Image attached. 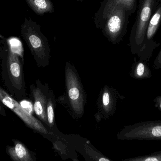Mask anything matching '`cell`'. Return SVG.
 Returning <instances> with one entry per match:
<instances>
[{
	"label": "cell",
	"instance_id": "cell-1",
	"mask_svg": "<svg viewBox=\"0 0 161 161\" xmlns=\"http://www.w3.org/2000/svg\"><path fill=\"white\" fill-rule=\"evenodd\" d=\"M3 81L12 96L18 99L26 96L23 57L14 51L8 42L0 43Z\"/></svg>",
	"mask_w": 161,
	"mask_h": 161
},
{
	"label": "cell",
	"instance_id": "cell-2",
	"mask_svg": "<svg viewBox=\"0 0 161 161\" xmlns=\"http://www.w3.org/2000/svg\"><path fill=\"white\" fill-rule=\"evenodd\" d=\"M65 92L57 101L72 117L79 119L85 113L87 96L77 69L69 61L65 65Z\"/></svg>",
	"mask_w": 161,
	"mask_h": 161
},
{
	"label": "cell",
	"instance_id": "cell-3",
	"mask_svg": "<svg viewBox=\"0 0 161 161\" xmlns=\"http://www.w3.org/2000/svg\"><path fill=\"white\" fill-rule=\"evenodd\" d=\"M21 33L37 67L44 68L49 66L51 48L48 39L41 32L40 25L31 18H25L21 26Z\"/></svg>",
	"mask_w": 161,
	"mask_h": 161
},
{
	"label": "cell",
	"instance_id": "cell-4",
	"mask_svg": "<svg viewBox=\"0 0 161 161\" xmlns=\"http://www.w3.org/2000/svg\"><path fill=\"white\" fill-rule=\"evenodd\" d=\"M161 0H140L135 22L131 28L129 45L131 53L138 55L142 49L147 29Z\"/></svg>",
	"mask_w": 161,
	"mask_h": 161
},
{
	"label": "cell",
	"instance_id": "cell-5",
	"mask_svg": "<svg viewBox=\"0 0 161 161\" xmlns=\"http://www.w3.org/2000/svg\"><path fill=\"white\" fill-rule=\"evenodd\" d=\"M130 16L119 4H116L110 13L97 27L114 44L120 43L127 31Z\"/></svg>",
	"mask_w": 161,
	"mask_h": 161
},
{
	"label": "cell",
	"instance_id": "cell-6",
	"mask_svg": "<svg viewBox=\"0 0 161 161\" xmlns=\"http://www.w3.org/2000/svg\"><path fill=\"white\" fill-rule=\"evenodd\" d=\"M125 98L115 88L108 84L105 85L99 92L97 101L96 119L100 121L113 115L116 112L118 102Z\"/></svg>",
	"mask_w": 161,
	"mask_h": 161
},
{
	"label": "cell",
	"instance_id": "cell-7",
	"mask_svg": "<svg viewBox=\"0 0 161 161\" xmlns=\"http://www.w3.org/2000/svg\"><path fill=\"white\" fill-rule=\"evenodd\" d=\"M122 136L129 140L161 141V121H147L125 128Z\"/></svg>",
	"mask_w": 161,
	"mask_h": 161
},
{
	"label": "cell",
	"instance_id": "cell-8",
	"mask_svg": "<svg viewBox=\"0 0 161 161\" xmlns=\"http://www.w3.org/2000/svg\"><path fill=\"white\" fill-rule=\"evenodd\" d=\"M161 23V3L158 6L149 21L142 47L137 55L139 60L148 62L152 57L156 48L160 45V43H158L154 40V38Z\"/></svg>",
	"mask_w": 161,
	"mask_h": 161
},
{
	"label": "cell",
	"instance_id": "cell-9",
	"mask_svg": "<svg viewBox=\"0 0 161 161\" xmlns=\"http://www.w3.org/2000/svg\"><path fill=\"white\" fill-rule=\"evenodd\" d=\"M0 102L14 113L20 119L30 128L42 131L41 124L3 88L0 86Z\"/></svg>",
	"mask_w": 161,
	"mask_h": 161
},
{
	"label": "cell",
	"instance_id": "cell-10",
	"mask_svg": "<svg viewBox=\"0 0 161 161\" xmlns=\"http://www.w3.org/2000/svg\"><path fill=\"white\" fill-rule=\"evenodd\" d=\"M50 89L48 83H42L39 79L36 80V84L30 85V97L33 101L34 112L37 117L47 125L46 107Z\"/></svg>",
	"mask_w": 161,
	"mask_h": 161
},
{
	"label": "cell",
	"instance_id": "cell-11",
	"mask_svg": "<svg viewBox=\"0 0 161 161\" xmlns=\"http://www.w3.org/2000/svg\"><path fill=\"white\" fill-rule=\"evenodd\" d=\"M13 146L6 147V152L12 161H34L33 155L22 142L13 139Z\"/></svg>",
	"mask_w": 161,
	"mask_h": 161
},
{
	"label": "cell",
	"instance_id": "cell-12",
	"mask_svg": "<svg viewBox=\"0 0 161 161\" xmlns=\"http://www.w3.org/2000/svg\"><path fill=\"white\" fill-rule=\"evenodd\" d=\"M130 75L132 78L138 80L149 79L152 76L151 69L147 62L138 60L136 58L133 59Z\"/></svg>",
	"mask_w": 161,
	"mask_h": 161
},
{
	"label": "cell",
	"instance_id": "cell-13",
	"mask_svg": "<svg viewBox=\"0 0 161 161\" xmlns=\"http://www.w3.org/2000/svg\"><path fill=\"white\" fill-rule=\"evenodd\" d=\"M26 3L37 15L43 16L46 13H54L53 4L51 0H25Z\"/></svg>",
	"mask_w": 161,
	"mask_h": 161
},
{
	"label": "cell",
	"instance_id": "cell-14",
	"mask_svg": "<svg viewBox=\"0 0 161 161\" xmlns=\"http://www.w3.org/2000/svg\"><path fill=\"white\" fill-rule=\"evenodd\" d=\"M117 1L118 0H103L101 2L99 9L95 14L94 17V22L96 27H97L99 24L110 13L117 3Z\"/></svg>",
	"mask_w": 161,
	"mask_h": 161
},
{
	"label": "cell",
	"instance_id": "cell-15",
	"mask_svg": "<svg viewBox=\"0 0 161 161\" xmlns=\"http://www.w3.org/2000/svg\"><path fill=\"white\" fill-rule=\"evenodd\" d=\"M56 107V100L53 91L50 89L48 92L47 97L46 116L48 125L51 127L54 126L55 124V110Z\"/></svg>",
	"mask_w": 161,
	"mask_h": 161
},
{
	"label": "cell",
	"instance_id": "cell-16",
	"mask_svg": "<svg viewBox=\"0 0 161 161\" xmlns=\"http://www.w3.org/2000/svg\"><path fill=\"white\" fill-rule=\"evenodd\" d=\"M116 4H120L129 16L133 14L137 8V0H118Z\"/></svg>",
	"mask_w": 161,
	"mask_h": 161
},
{
	"label": "cell",
	"instance_id": "cell-17",
	"mask_svg": "<svg viewBox=\"0 0 161 161\" xmlns=\"http://www.w3.org/2000/svg\"><path fill=\"white\" fill-rule=\"evenodd\" d=\"M125 161H161V151H157L146 156L129 159Z\"/></svg>",
	"mask_w": 161,
	"mask_h": 161
},
{
	"label": "cell",
	"instance_id": "cell-18",
	"mask_svg": "<svg viewBox=\"0 0 161 161\" xmlns=\"http://www.w3.org/2000/svg\"><path fill=\"white\" fill-rule=\"evenodd\" d=\"M153 67L154 69L156 70L161 69V49L159 53L156 57V59L154 61Z\"/></svg>",
	"mask_w": 161,
	"mask_h": 161
},
{
	"label": "cell",
	"instance_id": "cell-19",
	"mask_svg": "<svg viewBox=\"0 0 161 161\" xmlns=\"http://www.w3.org/2000/svg\"><path fill=\"white\" fill-rule=\"evenodd\" d=\"M155 106L159 110L161 111V96H158L154 99Z\"/></svg>",
	"mask_w": 161,
	"mask_h": 161
},
{
	"label": "cell",
	"instance_id": "cell-20",
	"mask_svg": "<svg viewBox=\"0 0 161 161\" xmlns=\"http://www.w3.org/2000/svg\"><path fill=\"white\" fill-rule=\"evenodd\" d=\"M3 104L0 102V115L2 116H6V113L5 110L3 106Z\"/></svg>",
	"mask_w": 161,
	"mask_h": 161
},
{
	"label": "cell",
	"instance_id": "cell-21",
	"mask_svg": "<svg viewBox=\"0 0 161 161\" xmlns=\"http://www.w3.org/2000/svg\"><path fill=\"white\" fill-rule=\"evenodd\" d=\"M110 161L108 159L105 158H101L99 159V161Z\"/></svg>",
	"mask_w": 161,
	"mask_h": 161
},
{
	"label": "cell",
	"instance_id": "cell-22",
	"mask_svg": "<svg viewBox=\"0 0 161 161\" xmlns=\"http://www.w3.org/2000/svg\"><path fill=\"white\" fill-rule=\"evenodd\" d=\"M77 1H79V2H82V1H84V0H76Z\"/></svg>",
	"mask_w": 161,
	"mask_h": 161
}]
</instances>
